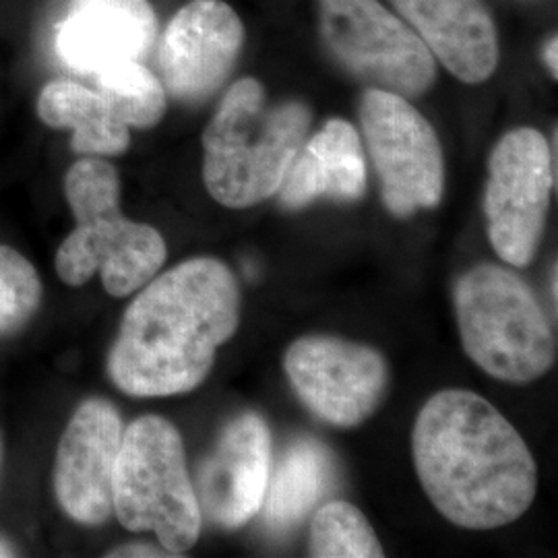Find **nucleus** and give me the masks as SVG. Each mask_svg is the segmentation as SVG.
Masks as SVG:
<instances>
[{"instance_id": "1", "label": "nucleus", "mask_w": 558, "mask_h": 558, "mask_svg": "<svg viewBox=\"0 0 558 558\" xmlns=\"http://www.w3.org/2000/svg\"><path fill=\"white\" fill-rule=\"evenodd\" d=\"M416 474L442 518L497 530L536 497L538 472L525 440L499 410L465 389H445L420 410L412 435Z\"/></svg>"}, {"instance_id": "2", "label": "nucleus", "mask_w": 558, "mask_h": 558, "mask_svg": "<svg viewBox=\"0 0 558 558\" xmlns=\"http://www.w3.org/2000/svg\"><path fill=\"white\" fill-rule=\"evenodd\" d=\"M239 317V281L228 265L211 257L180 263L145 283L126 308L108 356L110 379L131 398L193 391Z\"/></svg>"}, {"instance_id": "3", "label": "nucleus", "mask_w": 558, "mask_h": 558, "mask_svg": "<svg viewBox=\"0 0 558 558\" xmlns=\"http://www.w3.org/2000/svg\"><path fill=\"white\" fill-rule=\"evenodd\" d=\"M308 126L311 110L304 104H269L259 81H236L203 133V180L209 195L230 209L274 197Z\"/></svg>"}, {"instance_id": "4", "label": "nucleus", "mask_w": 558, "mask_h": 558, "mask_svg": "<svg viewBox=\"0 0 558 558\" xmlns=\"http://www.w3.org/2000/svg\"><path fill=\"white\" fill-rule=\"evenodd\" d=\"M64 195L77 220L57 253V274L66 286H83L100 271L106 292L124 299L158 276L166 242L156 228L122 216L112 163L83 156L64 177Z\"/></svg>"}, {"instance_id": "5", "label": "nucleus", "mask_w": 558, "mask_h": 558, "mask_svg": "<svg viewBox=\"0 0 558 558\" xmlns=\"http://www.w3.org/2000/svg\"><path fill=\"white\" fill-rule=\"evenodd\" d=\"M465 354L505 383H532L557 360V338L538 299L518 274L478 265L453 288Z\"/></svg>"}, {"instance_id": "6", "label": "nucleus", "mask_w": 558, "mask_h": 558, "mask_svg": "<svg viewBox=\"0 0 558 558\" xmlns=\"http://www.w3.org/2000/svg\"><path fill=\"white\" fill-rule=\"evenodd\" d=\"M112 511L126 530L154 532L172 557L197 544L203 513L172 422L143 416L122 433Z\"/></svg>"}, {"instance_id": "7", "label": "nucleus", "mask_w": 558, "mask_h": 558, "mask_svg": "<svg viewBox=\"0 0 558 558\" xmlns=\"http://www.w3.org/2000/svg\"><path fill=\"white\" fill-rule=\"evenodd\" d=\"M360 122L389 214L410 218L418 209L437 207L445 161L430 122L408 98L375 87L362 96Z\"/></svg>"}, {"instance_id": "8", "label": "nucleus", "mask_w": 558, "mask_h": 558, "mask_svg": "<svg viewBox=\"0 0 558 558\" xmlns=\"http://www.w3.org/2000/svg\"><path fill=\"white\" fill-rule=\"evenodd\" d=\"M319 9L323 38L352 75L403 98L433 85L430 50L379 0H319Z\"/></svg>"}, {"instance_id": "9", "label": "nucleus", "mask_w": 558, "mask_h": 558, "mask_svg": "<svg viewBox=\"0 0 558 558\" xmlns=\"http://www.w3.org/2000/svg\"><path fill=\"white\" fill-rule=\"evenodd\" d=\"M553 184L550 145L536 129H515L493 149L484 211L490 242L505 263L527 267L536 257Z\"/></svg>"}, {"instance_id": "10", "label": "nucleus", "mask_w": 558, "mask_h": 558, "mask_svg": "<svg viewBox=\"0 0 558 558\" xmlns=\"http://www.w3.org/2000/svg\"><path fill=\"white\" fill-rule=\"evenodd\" d=\"M302 403L341 428L359 426L379 408L387 364L377 350L338 338H302L283 359Z\"/></svg>"}, {"instance_id": "11", "label": "nucleus", "mask_w": 558, "mask_h": 558, "mask_svg": "<svg viewBox=\"0 0 558 558\" xmlns=\"http://www.w3.org/2000/svg\"><path fill=\"white\" fill-rule=\"evenodd\" d=\"M244 27L223 0H191L166 27L160 46L163 89L184 104L214 96L239 59Z\"/></svg>"}, {"instance_id": "12", "label": "nucleus", "mask_w": 558, "mask_h": 558, "mask_svg": "<svg viewBox=\"0 0 558 558\" xmlns=\"http://www.w3.org/2000/svg\"><path fill=\"white\" fill-rule=\"evenodd\" d=\"M122 433L120 414L106 399L83 401L64 428L54 461V493L73 521L100 525L112 515Z\"/></svg>"}, {"instance_id": "13", "label": "nucleus", "mask_w": 558, "mask_h": 558, "mask_svg": "<svg viewBox=\"0 0 558 558\" xmlns=\"http://www.w3.org/2000/svg\"><path fill=\"white\" fill-rule=\"evenodd\" d=\"M271 474V435L259 414L232 420L218 447L201 465V513L223 530H236L255 518Z\"/></svg>"}, {"instance_id": "14", "label": "nucleus", "mask_w": 558, "mask_h": 558, "mask_svg": "<svg viewBox=\"0 0 558 558\" xmlns=\"http://www.w3.org/2000/svg\"><path fill=\"white\" fill-rule=\"evenodd\" d=\"M158 36L147 0H71L57 27V54L80 75L141 60Z\"/></svg>"}, {"instance_id": "15", "label": "nucleus", "mask_w": 558, "mask_h": 558, "mask_svg": "<svg viewBox=\"0 0 558 558\" xmlns=\"http://www.w3.org/2000/svg\"><path fill=\"white\" fill-rule=\"evenodd\" d=\"M420 40L463 83L488 80L499 62L497 27L482 0H393Z\"/></svg>"}, {"instance_id": "16", "label": "nucleus", "mask_w": 558, "mask_h": 558, "mask_svg": "<svg viewBox=\"0 0 558 558\" xmlns=\"http://www.w3.org/2000/svg\"><path fill=\"white\" fill-rule=\"evenodd\" d=\"M364 191L366 160L360 135L350 122L331 119L300 147L278 193L283 207L300 209L320 197L359 201Z\"/></svg>"}, {"instance_id": "17", "label": "nucleus", "mask_w": 558, "mask_h": 558, "mask_svg": "<svg viewBox=\"0 0 558 558\" xmlns=\"http://www.w3.org/2000/svg\"><path fill=\"white\" fill-rule=\"evenodd\" d=\"M38 117L52 129H71V147L80 156H120L131 145L129 126L100 92L77 81L46 83L38 98Z\"/></svg>"}, {"instance_id": "18", "label": "nucleus", "mask_w": 558, "mask_h": 558, "mask_svg": "<svg viewBox=\"0 0 558 558\" xmlns=\"http://www.w3.org/2000/svg\"><path fill=\"white\" fill-rule=\"evenodd\" d=\"M329 482V456L317 440L294 442L267 484L265 518L274 527H290L308 515Z\"/></svg>"}, {"instance_id": "19", "label": "nucleus", "mask_w": 558, "mask_h": 558, "mask_svg": "<svg viewBox=\"0 0 558 558\" xmlns=\"http://www.w3.org/2000/svg\"><path fill=\"white\" fill-rule=\"evenodd\" d=\"M94 80L104 100L129 129H151L166 112V89L141 60L108 66Z\"/></svg>"}, {"instance_id": "20", "label": "nucleus", "mask_w": 558, "mask_h": 558, "mask_svg": "<svg viewBox=\"0 0 558 558\" xmlns=\"http://www.w3.org/2000/svg\"><path fill=\"white\" fill-rule=\"evenodd\" d=\"M311 557L317 558H380L383 546L371 523L350 502L333 500L320 507L313 519Z\"/></svg>"}, {"instance_id": "21", "label": "nucleus", "mask_w": 558, "mask_h": 558, "mask_svg": "<svg viewBox=\"0 0 558 558\" xmlns=\"http://www.w3.org/2000/svg\"><path fill=\"white\" fill-rule=\"evenodd\" d=\"M36 267L15 248L0 246V338L21 331L40 308Z\"/></svg>"}, {"instance_id": "22", "label": "nucleus", "mask_w": 558, "mask_h": 558, "mask_svg": "<svg viewBox=\"0 0 558 558\" xmlns=\"http://www.w3.org/2000/svg\"><path fill=\"white\" fill-rule=\"evenodd\" d=\"M108 557H172L166 548H156L151 544H126V546H120L114 553H110Z\"/></svg>"}, {"instance_id": "23", "label": "nucleus", "mask_w": 558, "mask_h": 558, "mask_svg": "<svg viewBox=\"0 0 558 558\" xmlns=\"http://www.w3.org/2000/svg\"><path fill=\"white\" fill-rule=\"evenodd\" d=\"M544 62H546V66H548V71H550V75H553V80H557L558 77V62H557V36H553L548 44H546V48H544Z\"/></svg>"}, {"instance_id": "24", "label": "nucleus", "mask_w": 558, "mask_h": 558, "mask_svg": "<svg viewBox=\"0 0 558 558\" xmlns=\"http://www.w3.org/2000/svg\"><path fill=\"white\" fill-rule=\"evenodd\" d=\"M13 555H15L13 548L4 539H0V557H13Z\"/></svg>"}, {"instance_id": "25", "label": "nucleus", "mask_w": 558, "mask_h": 558, "mask_svg": "<svg viewBox=\"0 0 558 558\" xmlns=\"http://www.w3.org/2000/svg\"><path fill=\"white\" fill-rule=\"evenodd\" d=\"M553 300H557V267H553Z\"/></svg>"}, {"instance_id": "26", "label": "nucleus", "mask_w": 558, "mask_h": 558, "mask_svg": "<svg viewBox=\"0 0 558 558\" xmlns=\"http://www.w3.org/2000/svg\"><path fill=\"white\" fill-rule=\"evenodd\" d=\"M0 459H2V445H0Z\"/></svg>"}]
</instances>
